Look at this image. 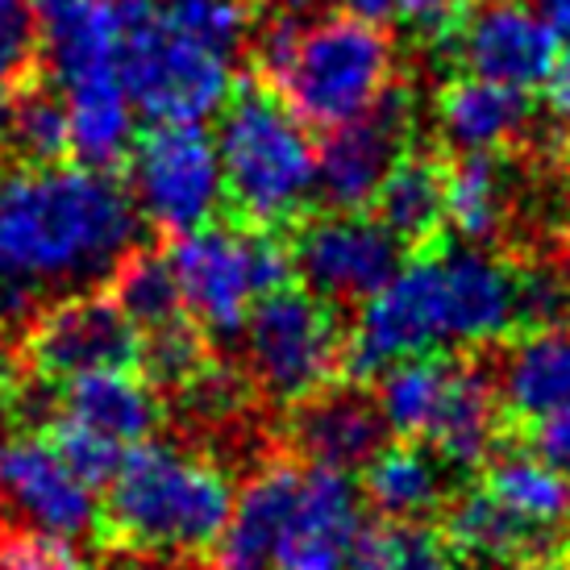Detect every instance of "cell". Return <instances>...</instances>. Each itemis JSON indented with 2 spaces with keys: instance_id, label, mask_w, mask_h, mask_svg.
<instances>
[{
  "instance_id": "cell-31",
  "label": "cell",
  "mask_w": 570,
  "mask_h": 570,
  "mask_svg": "<svg viewBox=\"0 0 570 570\" xmlns=\"http://www.w3.org/2000/svg\"><path fill=\"white\" fill-rule=\"evenodd\" d=\"M112 304L129 317L138 333L171 325L184 317V296H179V279L167 254L155 250H129L121 267L112 271Z\"/></svg>"
},
{
  "instance_id": "cell-15",
  "label": "cell",
  "mask_w": 570,
  "mask_h": 570,
  "mask_svg": "<svg viewBox=\"0 0 570 570\" xmlns=\"http://www.w3.org/2000/svg\"><path fill=\"white\" fill-rule=\"evenodd\" d=\"M0 491L17 517L42 538L80 541L100 524L96 488L67 466L47 438L9 445L0 466Z\"/></svg>"
},
{
  "instance_id": "cell-8",
  "label": "cell",
  "mask_w": 570,
  "mask_h": 570,
  "mask_svg": "<svg viewBox=\"0 0 570 570\" xmlns=\"http://www.w3.org/2000/svg\"><path fill=\"white\" fill-rule=\"evenodd\" d=\"M129 196L159 234L184 238L222 213L225 167L205 126H155L129 150Z\"/></svg>"
},
{
  "instance_id": "cell-42",
  "label": "cell",
  "mask_w": 570,
  "mask_h": 570,
  "mask_svg": "<svg viewBox=\"0 0 570 570\" xmlns=\"http://www.w3.org/2000/svg\"><path fill=\"white\" fill-rule=\"evenodd\" d=\"M524 4H529L558 38H567L570 42V0H524Z\"/></svg>"
},
{
  "instance_id": "cell-13",
  "label": "cell",
  "mask_w": 570,
  "mask_h": 570,
  "mask_svg": "<svg viewBox=\"0 0 570 570\" xmlns=\"http://www.w3.org/2000/svg\"><path fill=\"white\" fill-rule=\"evenodd\" d=\"M459 59L466 76L533 92L554 80L558 33L524 0H479L459 33Z\"/></svg>"
},
{
  "instance_id": "cell-45",
  "label": "cell",
  "mask_w": 570,
  "mask_h": 570,
  "mask_svg": "<svg viewBox=\"0 0 570 570\" xmlns=\"http://www.w3.org/2000/svg\"><path fill=\"white\" fill-rule=\"evenodd\" d=\"M4 454H9V442H4V429H0V466H4Z\"/></svg>"
},
{
  "instance_id": "cell-12",
  "label": "cell",
  "mask_w": 570,
  "mask_h": 570,
  "mask_svg": "<svg viewBox=\"0 0 570 570\" xmlns=\"http://www.w3.org/2000/svg\"><path fill=\"white\" fill-rule=\"evenodd\" d=\"M409 142V100L387 92L358 121H346L325 134L317 146V196L333 213H358L375 205L387 171L404 159Z\"/></svg>"
},
{
  "instance_id": "cell-23",
  "label": "cell",
  "mask_w": 570,
  "mask_h": 570,
  "mask_svg": "<svg viewBox=\"0 0 570 570\" xmlns=\"http://www.w3.org/2000/svg\"><path fill=\"white\" fill-rule=\"evenodd\" d=\"M500 387L488 371L466 363H454V380L442 400L438 425L429 433V442L438 450V459L450 466H479L495 454L500 442Z\"/></svg>"
},
{
  "instance_id": "cell-44",
  "label": "cell",
  "mask_w": 570,
  "mask_h": 570,
  "mask_svg": "<svg viewBox=\"0 0 570 570\" xmlns=\"http://www.w3.org/2000/svg\"><path fill=\"white\" fill-rule=\"evenodd\" d=\"M21 380V363H17L13 346H9V337H4V325H0V400L9 396V387Z\"/></svg>"
},
{
  "instance_id": "cell-26",
  "label": "cell",
  "mask_w": 570,
  "mask_h": 570,
  "mask_svg": "<svg viewBox=\"0 0 570 570\" xmlns=\"http://www.w3.org/2000/svg\"><path fill=\"white\" fill-rule=\"evenodd\" d=\"M445 541L491 567L533 562L541 554L538 529L517 521L491 491H466L445 508Z\"/></svg>"
},
{
  "instance_id": "cell-9",
  "label": "cell",
  "mask_w": 570,
  "mask_h": 570,
  "mask_svg": "<svg viewBox=\"0 0 570 570\" xmlns=\"http://www.w3.org/2000/svg\"><path fill=\"white\" fill-rule=\"evenodd\" d=\"M445 342H454V333H450L442 258L425 254L416 263H404L358 308L354 333L346 342V366L358 380H366V375H383L387 366L404 358L438 354Z\"/></svg>"
},
{
  "instance_id": "cell-29",
  "label": "cell",
  "mask_w": 570,
  "mask_h": 570,
  "mask_svg": "<svg viewBox=\"0 0 570 570\" xmlns=\"http://www.w3.org/2000/svg\"><path fill=\"white\" fill-rule=\"evenodd\" d=\"M0 150L26 167H50L71 155V121L63 96L42 83H26L0 96Z\"/></svg>"
},
{
  "instance_id": "cell-17",
  "label": "cell",
  "mask_w": 570,
  "mask_h": 570,
  "mask_svg": "<svg viewBox=\"0 0 570 570\" xmlns=\"http://www.w3.org/2000/svg\"><path fill=\"white\" fill-rule=\"evenodd\" d=\"M438 258H442L454 342L483 346V342H500L504 333L521 325V275L500 254L462 242Z\"/></svg>"
},
{
  "instance_id": "cell-36",
  "label": "cell",
  "mask_w": 570,
  "mask_h": 570,
  "mask_svg": "<svg viewBox=\"0 0 570 570\" xmlns=\"http://www.w3.org/2000/svg\"><path fill=\"white\" fill-rule=\"evenodd\" d=\"M521 275V325H570V279L554 267H529Z\"/></svg>"
},
{
  "instance_id": "cell-34",
  "label": "cell",
  "mask_w": 570,
  "mask_h": 570,
  "mask_svg": "<svg viewBox=\"0 0 570 570\" xmlns=\"http://www.w3.org/2000/svg\"><path fill=\"white\" fill-rule=\"evenodd\" d=\"M38 59H42V42H38L30 0H0V96L33 83Z\"/></svg>"
},
{
  "instance_id": "cell-35",
  "label": "cell",
  "mask_w": 570,
  "mask_h": 570,
  "mask_svg": "<svg viewBox=\"0 0 570 570\" xmlns=\"http://www.w3.org/2000/svg\"><path fill=\"white\" fill-rule=\"evenodd\" d=\"M47 433H50L47 442L63 454L67 466H71L83 483H92V488H105V483H112L117 466H121V459L129 454V450H121L117 442L100 438V433H92V429L76 425V421H67V416H55Z\"/></svg>"
},
{
  "instance_id": "cell-19",
  "label": "cell",
  "mask_w": 570,
  "mask_h": 570,
  "mask_svg": "<svg viewBox=\"0 0 570 570\" xmlns=\"http://www.w3.org/2000/svg\"><path fill=\"white\" fill-rule=\"evenodd\" d=\"M59 416L109 438L121 450H134V445L150 442L163 409L146 375H138L134 366H117V371H92V375L63 383Z\"/></svg>"
},
{
  "instance_id": "cell-41",
  "label": "cell",
  "mask_w": 570,
  "mask_h": 570,
  "mask_svg": "<svg viewBox=\"0 0 570 570\" xmlns=\"http://www.w3.org/2000/svg\"><path fill=\"white\" fill-rule=\"evenodd\" d=\"M342 4L350 17H358L366 26H380V30L400 21V0H342Z\"/></svg>"
},
{
  "instance_id": "cell-40",
  "label": "cell",
  "mask_w": 570,
  "mask_h": 570,
  "mask_svg": "<svg viewBox=\"0 0 570 570\" xmlns=\"http://www.w3.org/2000/svg\"><path fill=\"white\" fill-rule=\"evenodd\" d=\"M533 442H538L541 459L558 466L562 475H570V404L562 412H554L550 421L533 425Z\"/></svg>"
},
{
  "instance_id": "cell-43",
  "label": "cell",
  "mask_w": 570,
  "mask_h": 570,
  "mask_svg": "<svg viewBox=\"0 0 570 570\" xmlns=\"http://www.w3.org/2000/svg\"><path fill=\"white\" fill-rule=\"evenodd\" d=\"M550 105H554V112L570 129V42H567V55L554 67V80H550Z\"/></svg>"
},
{
  "instance_id": "cell-28",
  "label": "cell",
  "mask_w": 570,
  "mask_h": 570,
  "mask_svg": "<svg viewBox=\"0 0 570 570\" xmlns=\"http://www.w3.org/2000/svg\"><path fill=\"white\" fill-rule=\"evenodd\" d=\"M450 380H454V363L442 354H421V358L387 366L380 375V396H375L387 433H396L400 442H429Z\"/></svg>"
},
{
  "instance_id": "cell-5",
  "label": "cell",
  "mask_w": 570,
  "mask_h": 570,
  "mask_svg": "<svg viewBox=\"0 0 570 570\" xmlns=\"http://www.w3.org/2000/svg\"><path fill=\"white\" fill-rule=\"evenodd\" d=\"M121 17V83L129 105L155 126H205L234 96V59L171 30L155 13Z\"/></svg>"
},
{
  "instance_id": "cell-18",
  "label": "cell",
  "mask_w": 570,
  "mask_h": 570,
  "mask_svg": "<svg viewBox=\"0 0 570 570\" xmlns=\"http://www.w3.org/2000/svg\"><path fill=\"white\" fill-rule=\"evenodd\" d=\"M380 404L366 400L354 387H325L313 400L296 404L292 416V442L308 466H330V471H358L383 450Z\"/></svg>"
},
{
  "instance_id": "cell-4",
  "label": "cell",
  "mask_w": 570,
  "mask_h": 570,
  "mask_svg": "<svg viewBox=\"0 0 570 570\" xmlns=\"http://www.w3.org/2000/svg\"><path fill=\"white\" fill-rule=\"evenodd\" d=\"M396 50L380 26L358 17H317L275 76V88L304 126L337 129L392 92Z\"/></svg>"
},
{
  "instance_id": "cell-30",
  "label": "cell",
  "mask_w": 570,
  "mask_h": 570,
  "mask_svg": "<svg viewBox=\"0 0 570 570\" xmlns=\"http://www.w3.org/2000/svg\"><path fill=\"white\" fill-rule=\"evenodd\" d=\"M375 217L400 242H429L445 225V171L429 155H404L375 191Z\"/></svg>"
},
{
  "instance_id": "cell-2",
  "label": "cell",
  "mask_w": 570,
  "mask_h": 570,
  "mask_svg": "<svg viewBox=\"0 0 570 570\" xmlns=\"http://www.w3.org/2000/svg\"><path fill=\"white\" fill-rule=\"evenodd\" d=\"M234 495L238 491L222 466L179 445L142 442L112 475L105 521L142 554H196L208 546L217 550Z\"/></svg>"
},
{
  "instance_id": "cell-39",
  "label": "cell",
  "mask_w": 570,
  "mask_h": 570,
  "mask_svg": "<svg viewBox=\"0 0 570 570\" xmlns=\"http://www.w3.org/2000/svg\"><path fill=\"white\" fill-rule=\"evenodd\" d=\"M179 396H184V409H188L191 416H200V421H225V416H234V412L242 409L246 387H242V380L234 371L208 363Z\"/></svg>"
},
{
  "instance_id": "cell-25",
  "label": "cell",
  "mask_w": 570,
  "mask_h": 570,
  "mask_svg": "<svg viewBox=\"0 0 570 570\" xmlns=\"http://www.w3.org/2000/svg\"><path fill=\"white\" fill-rule=\"evenodd\" d=\"M512 200L517 184L500 155H462L459 167L445 175V222L466 246L500 238Z\"/></svg>"
},
{
  "instance_id": "cell-10",
  "label": "cell",
  "mask_w": 570,
  "mask_h": 570,
  "mask_svg": "<svg viewBox=\"0 0 570 570\" xmlns=\"http://www.w3.org/2000/svg\"><path fill=\"white\" fill-rule=\"evenodd\" d=\"M142 333L100 292H71L38 308L26 325V358L30 371L50 383H71L92 371L138 366Z\"/></svg>"
},
{
  "instance_id": "cell-27",
  "label": "cell",
  "mask_w": 570,
  "mask_h": 570,
  "mask_svg": "<svg viewBox=\"0 0 570 570\" xmlns=\"http://www.w3.org/2000/svg\"><path fill=\"white\" fill-rule=\"evenodd\" d=\"M570 475H562L558 466L541 459L538 450L524 454V450H504V454H491L488 483L483 491H491L500 504L524 521L538 533H554L558 524L570 517Z\"/></svg>"
},
{
  "instance_id": "cell-32",
  "label": "cell",
  "mask_w": 570,
  "mask_h": 570,
  "mask_svg": "<svg viewBox=\"0 0 570 570\" xmlns=\"http://www.w3.org/2000/svg\"><path fill=\"white\" fill-rule=\"evenodd\" d=\"M346 570H459L433 529L421 521H375L358 533Z\"/></svg>"
},
{
  "instance_id": "cell-7",
  "label": "cell",
  "mask_w": 570,
  "mask_h": 570,
  "mask_svg": "<svg viewBox=\"0 0 570 570\" xmlns=\"http://www.w3.org/2000/svg\"><path fill=\"white\" fill-rule=\"evenodd\" d=\"M250 380L271 400L304 404L325 392L346 363V342L330 304L304 287H279L250 308L242 325Z\"/></svg>"
},
{
  "instance_id": "cell-38",
  "label": "cell",
  "mask_w": 570,
  "mask_h": 570,
  "mask_svg": "<svg viewBox=\"0 0 570 570\" xmlns=\"http://www.w3.org/2000/svg\"><path fill=\"white\" fill-rule=\"evenodd\" d=\"M0 570H92L71 541L13 533L0 541Z\"/></svg>"
},
{
  "instance_id": "cell-16",
  "label": "cell",
  "mask_w": 570,
  "mask_h": 570,
  "mask_svg": "<svg viewBox=\"0 0 570 570\" xmlns=\"http://www.w3.org/2000/svg\"><path fill=\"white\" fill-rule=\"evenodd\" d=\"M42 63L59 96L121 80V17L117 0H30Z\"/></svg>"
},
{
  "instance_id": "cell-11",
  "label": "cell",
  "mask_w": 570,
  "mask_h": 570,
  "mask_svg": "<svg viewBox=\"0 0 570 570\" xmlns=\"http://www.w3.org/2000/svg\"><path fill=\"white\" fill-rule=\"evenodd\" d=\"M404 242L363 213H325L301 229L292 246V267L301 271L304 292L325 304H366L404 263Z\"/></svg>"
},
{
  "instance_id": "cell-22",
  "label": "cell",
  "mask_w": 570,
  "mask_h": 570,
  "mask_svg": "<svg viewBox=\"0 0 570 570\" xmlns=\"http://www.w3.org/2000/svg\"><path fill=\"white\" fill-rule=\"evenodd\" d=\"M500 404L524 425H541L570 404V325L524 330L500 366Z\"/></svg>"
},
{
  "instance_id": "cell-24",
  "label": "cell",
  "mask_w": 570,
  "mask_h": 570,
  "mask_svg": "<svg viewBox=\"0 0 570 570\" xmlns=\"http://www.w3.org/2000/svg\"><path fill=\"white\" fill-rule=\"evenodd\" d=\"M363 491L383 512V521H421L445 504V462L416 442L383 445L366 462Z\"/></svg>"
},
{
  "instance_id": "cell-20",
  "label": "cell",
  "mask_w": 570,
  "mask_h": 570,
  "mask_svg": "<svg viewBox=\"0 0 570 570\" xmlns=\"http://www.w3.org/2000/svg\"><path fill=\"white\" fill-rule=\"evenodd\" d=\"M301 466L267 462L250 475V483L234 495V512L217 541V567L222 570H271L275 546L287 524L292 500L301 491Z\"/></svg>"
},
{
  "instance_id": "cell-3",
  "label": "cell",
  "mask_w": 570,
  "mask_h": 570,
  "mask_svg": "<svg viewBox=\"0 0 570 570\" xmlns=\"http://www.w3.org/2000/svg\"><path fill=\"white\" fill-rule=\"evenodd\" d=\"M217 150L225 191L258 229L301 217L317 196V146L287 100L271 88L246 83L222 109Z\"/></svg>"
},
{
  "instance_id": "cell-37",
  "label": "cell",
  "mask_w": 570,
  "mask_h": 570,
  "mask_svg": "<svg viewBox=\"0 0 570 570\" xmlns=\"http://www.w3.org/2000/svg\"><path fill=\"white\" fill-rule=\"evenodd\" d=\"M479 0H400V26L421 42H454Z\"/></svg>"
},
{
  "instance_id": "cell-21",
  "label": "cell",
  "mask_w": 570,
  "mask_h": 570,
  "mask_svg": "<svg viewBox=\"0 0 570 570\" xmlns=\"http://www.w3.org/2000/svg\"><path fill=\"white\" fill-rule=\"evenodd\" d=\"M533 121L529 92L462 76L438 96V134L459 155H500Z\"/></svg>"
},
{
  "instance_id": "cell-1",
  "label": "cell",
  "mask_w": 570,
  "mask_h": 570,
  "mask_svg": "<svg viewBox=\"0 0 570 570\" xmlns=\"http://www.w3.org/2000/svg\"><path fill=\"white\" fill-rule=\"evenodd\" d=\"M138 205L83 163L0 171V325H30L47 292L112 279L138 238Z\"/></svg>"
},
{
  "instance_id": "cell-33",
  "label": "cell",
  "mask_w": 570,
  "mask_h": 570,
  "mask_svg": "<svg viewBox=\"0 0 570 570\" xmlns=\"http://www.w3.org/2000/svg\"><path fill=\"white\" fill-rule=\"evenodd\" d=\"M138 366H142L150 387H175V392H184L208 366L205 330L188 317L159 325V330H146L142 342H138Z\"/></svg>"
},
{
  "instance_id": "cell-6",
  "label": "cell",
  "mask_w": 570,
  "mask_h": 570,
  "mask_svg": "<svg viewBox=\"0 0 570 570\" xmlns=\"http://www.w3.org/2000/svg\"><path fill=\"white\" fill-rule=\"evenodd\" d=\"M167 258L179 279L184 313L217 337L242 333L254 304L287 287V275L296 271L292 250L279 238H271L267 229L242 234L222 225H205L196 234L175 238Z\"/></svg>"
},
{
  "instance_id": "cell-14",
  "label": "cell",
  "mask_w": 570,
  "mask_h": 570,
  "mask_svg": "<svg viewBox=\"0 0 570 570\" xmlns=\"http://www.w3.org/2000/svg\"><path fill=\"white\" fill-rule=\"evenodd\" d=\"M363 529V495L354 479L330 466H304L271 570H346Z\"/></svg>"
}]
</instances>
